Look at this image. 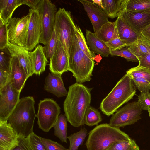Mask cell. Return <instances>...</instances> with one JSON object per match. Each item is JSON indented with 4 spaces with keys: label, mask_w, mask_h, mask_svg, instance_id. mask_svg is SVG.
Returning <instances> with one entry per match:
<instances>
[{
    "label": "cell",
    "mask_w": 150,
    "mask_h": 150,
    "mask_svg": "<svg viewBox=\"0 0 150 150\" xmlns=\"http://www.w3.org/2000/svg\"><path fill=\"white\" fill-rule=\"evenodd\" d=\"M93 88L76 83L69 87L63 108L67 121L73 126L77 127L84 124L85 115L91 103Z\"/></svg>",
    "instance_id": "1"
},
{
    "label": "cell",
    "mask_w": 150,
    "mask_h": 150,
    "mask_svg": "<svg viewBox=\"0 0 150 150\" xmlns=\"http://www.w3.org/2000/svg\"><path fill=\"white\" fill-rule=\"evenodd\" d=\"M35 103L32 96L22 98L9 117L8 123L20 138L28 137L33 132L34 121L36 117Z\"/></svg>",
    "instance_id": "2"
},
{
    "label": "cell",
    "mask_w": 150,
    "mask_h": 150,
    "mask_svg": "<svg viewBox=\"0 0 150 150\" xmlns=\"http://www.w3.org/2000/svg\"><path fill=\"white\" fill-rule=\"evenodd\" d=\"M136 92V88L131 76L126 73L103 100L99 108L104 114L110 116L132 99Z\"/></svg>",
    "instance_id": "3"
},
{
    "label": "cell",
    "mask_w": 150,
    "mask_h": 150,
    "mask_svg": "<svg viewBox=\"0 0 150 150\" xmlns=\"http://www.w3.org/2000/svg\"><path fill=\"white\" fill-rule=\"evenodd\" d=\"M131 139L120 128L104 123L96 126L90 131L85 145L87 150H107L113 143Z\"/></svg>",
    "instance_id": "4"
},
{
    "label": "cell",
    "mask_w": 150,
    "mask_h": 150,
    "mask_svg": "<svg viewBox=\"0 0 150 150\" xmlns=\"http://www.w3.org/2000/svg\"><path fill=\"white\" fill-rule=\"evenodd\" d=\"M94 65V60L88 57L79 48L75 30L69 57L68 71L72 73L76 83L82 84L91 80Z\"/></svg>",
    "instance_id": "5"
},
{
    "label": "cell",
    "mask_w": 150,
    "mask_h": 150,
    "mask_svg": "<svg viewBox=\"0 0 150 150\" xmlns=\"http://www.w3.org/2000/svg\"><path fill=\"white\" fill-rule=\"evenodd\" d=\"M55 25L58 30L59 40L69 59L76 26L70 12L64 8H59L56 14Z\"/></svg>",
    "instance_id": "6"
},
{
    "label": "cell",
    "mask_w": 150,
    "mask_h": 150,
    "mask_svg": "<svg viewBox=\"0 0 150 150\" xmlns=\"http://www.w3.org/2000/svg\"><path fill=\"white\" fill-rule=\"evenodd\" d=\"M41 21V34L39 43L46 45L50 39L55 24L57 8L49 0H40L37 9Z\"/></svg>",
    "instance_id": "7"
},
{
    "label": "cell",
    "mask_w": 150,
    "mask_h": 150,
    "mask_svg": "<svg viewBox=\"0 0 150 150\" xmlns=\"http://www.w3.org/2000/svg\"><path fill=\"white\" fill-rule=\"evenodd\" d=\"M60 112V107L53 99L46 98L40 100L36 114L39 128L48 132L53 127Z\"/></svg>",
    "instance_id": "8"
},
{
    "label": "cell",
    "mask_w": 150,
    "mask_h": 150,
    "mask_svg": "<svg viewBox=\"0 0 150 150\" xmlns=\"http://www.w3.org/2000/svg\"><path fill=\"white\" fill-rule=\"evenodd\" d=\"M142 111L137 101L128 103L112 115L109 124L119 128L134 124L141 119Z\"/></svg>",
    "instance_id": "9"
},
{
    "label": "cell",
    "mask_w": 150,
    "mask_h": 150,
    "mask_svg": "<svg viewBox=\"0 0 150 150\" xmlns=\"http://www.w3.org/2000/svg\"><path fill=\"white\" fill-rule=\"evenodd\" d=\"M30 18L29 12L21 18H11L7 23L8 40L11 44L21 47H25Z\"/></svg>",
    "instance_id": "10"
},
{
    "label": "cell",
    "mask_w": 150,
    "mask_h": 150,
    "mask_svg": "<svg viewBox=\"0 0 150 150\" xmlns=\"http://www.w3.org/2000/svg\"><path fill=\"white\" fill-rule=\"evenodd\" d=\"M20 92L13 87L9 81L0 88V122H8L20 100Z\"/></svg>",
    "instance_id": "11"
},
{
    "label": "cell",
    "mask_w": 150,
    "mask_h": 150,
    "mask_svg": "<svg viewBox=\"0 0 150 150\" xmlns=\"http://www.w3.org/2000/svg\"><path fill=\"white\" fill-rule=\"evenodd\" d=\"M119 16L140 36L142 31L150 24V9L139 12L125 10Z\"/></svg>",
    "instance_id": "12"
},
{
    "label": "cell",
    "mask_w": 150,
    "mask_h": 150,
    "mask_svg": "<svg viewBox=\"0 0 150 150\" xmlns=\"http://www.w3.org/2000/svg\"><path fill=\"white\" fill-rule=\"evenodd\" d=\"M30 18L25 49L29 52L32 50L39 43L41 34L40 18L38 11L30 9Z\"/></svg>",
    "instance_id": "13"
},
{
    "label": "cell",
    "mask_w": 150,
    "mask_h": 150,
    "mask_svg": "<svg viewBox=\"0 0 150 150\" xmlns=\"http://www.w3.org/2000/svg\"><path fill=\"white\" fill-rule=\"evenodd\" d=\"M83 6L92 24L94 33L108 21V16L102 8L92 0H78Z\"/></svg>",
    "instance_id": "14"
},
{
    "label": "cell",
    "mask_w": 150,
    "mask_h": 150,
    "mask_svg": "<svg viewBox=\"0 0 150 150\" xmlns=\"http://www.w3.org/2000/svg\"><path fill=\"white\" fill-rule=\"evenodd\" d=\"M50 60L49 69L51 73L62 75L68 71V57L59 41Z\"/></svg>",
    "instance_id": "15"
},
{
    "label": "cell",
    "mask_w": 150,
    "mask_h": 150,
    "mask_svg": "<svg viewBox=\"0 0 150 150\" xmlns=\"http://www.w3.org/2000/svg\"><path fill=\"white\" fill-rule=\"evenodd\" d=\"M11 56L9 81L14 88L21 92L28 77L17 57Z\"/></svg>",
    "instance_id": "16"
},
{
    "label": "cell",
    "mask_w": 150,
    "mask_h": 150,
    "mask_svg": "<svg viewBox=\"0 0 150 150\" xmlns=\"http://www.w3.org/2000/svg\"><path fill=\"white\" fill-rule=\"evenodd\" d=\"M20 139L8 122H0V150H11L18 145Z\"/></svg>",
    "instance_id": "17"
},
{
    "label": "cell",
    "mask_w": 150,
    "mask_h": 150,
    "mask_svg": "<svg viewBox=\"0 0 150 150\" xmlns=\"http://www.w3.org/2000/svg\"><path fill=\"white\" fill-rule=\"evenodd\" d=\"M61 76L60 74L49 73L45 81L44 89L58 98L67 96L68 94Z\"/></svg>",
    "instance_id": "18"
},
{
    "label": "cell",
    "mask_w": 150,
    "mask_h": 150,
    "mask_svg": "<svg viewBox=\"0 0 150 150\" xmlns=\"http://www.w3.org/2000/svg\"><path fill=\"white\" fill-rule=\"evenodd\" d=\"M7 47L11 55L17 57L20 63L24 69L28 78L34 74L29 51L24 48L12 44L10 42L8 43Z\"/></svg>",
    "instance_id": "19"
},
{
    "label": "cell",
    "mask_w": 150,
    "mask_h": 150,
    "mask_svg": "<svg viewBox=\"0 0 150 150\" xmlns=\"http://www.w3.org/2000/svg\"><path fill=\"white\" fill-rule=\"evenodd\" d=\"M119 38L129 47L137 42L141 36L132 29L123 20L118 16L115 21Z\"/></svg>",
    "instance_id": "20"
},
{
    "label": "cell",
    "mask_w": 150,
    "mask_h": 150,
    "mask_svg": "<svg viewBox=\"0 0 150 150\" xmlns=\"http://www.w3.org/2000/svg\"><path fill=\"white\" fill-rule=\"evenodd\" d=\"M86 36L88 45L91 51L103 57L110 55V50L105 42L97 37L94 33L86 30Z\"/></svg>",
    "instance_id": "21"
},
{
    "label": "cell",
    "mask_w": 150,
    "mask_h": 150,
    "mask_svg": "<svg viewBox=\"0 0 150 150\" xmlns=\"http://www.w3.org/2000/svg\"><path fill=\"white\" fill-rule=\"evenodd\" d=\"M29 54L34 69V74L40 75L45 70L48 62L44 51L43 46L38 45L35 49Z\"/></svg>",
    "instance_id": "22"
},
{
    "label": "cell",
    "mask_w": 150,
    "mask_h": 150,
    "mask_svg": "<svg viewBox=\"0 0 150 150\" xmlns=\"http://www.w3.org/2000/svg\"><path fill=\"white\" fill-rule=\"evenodd\" d=\"M126 0H101L102 8L109 18H117L125 10Z\"/></svg>",
    "instance_id": "23"
},
{
    "label": "cell",
    "mask_w": 150,
    "mask_h": 150,
    "mask_svg": "<svg viewBox=\"0 0 150 150\" xmlns=\"http://www.w3.org/2000/svg\"><path fill=\"white\" fill-rule=\"evenodd\" d=\"M94 33L97 37L105 43L119 37L115 21H108Z\"/></svg>",
    "instance_id": "24"
},
{
    "label": "cell",
    "mask_w": 150,
    "mask_h": 150,
    "mask_svg": "<svg viewBox=\"0 0 150 150\" xmlns=\"http://www.w3.org/2000/svg\"><path fill=\"white\" fill-rule=\"evenodd\" d=\"M67 120L64 115L61 114L59 116L53 127L54 134L62 142L67 143Z\"/></svg>",
    "instance_id": "25"
},
{
    "label": "cell",
    "mask_w": 150,
    "mask_h": 150,
    "mask_svg": "<svg viewBox=\"0 0 150 150\" xmlns=\"http://www.w3.org/2000/svg\"><path fill=\"white\" fill-rule=\"evenodd\" d=\"M87 134L85 128H81L79 131L67 137L70 142L69 150H78L79 146L83 142Z\"/></svg>",
    "instance_id": "26"
},
{
    "label": "cell",
    "mask_w": 150,
    "mask_h": 150,
    "mask_svg": "<svg viewBox=\"0 0 150 150\" xmlns=\"http://www.w3.org/2000/svg\"><path fill=\"white\" fill-rule=\"evenodd\" d=\"M150 9V0H126L125 10L142 11Z\"/></svg>",
    "instance_id": "27"
},
{
    "label": "cell",
    "mask_w": 150,
    "mask_h": 150,
    "mask_svg": "<svg viewBox=\"0 0 150 150\" xmlns=\"http://www.w3.org/2000/svg\"><path fill=\"white\" fill-rule=\"evenodd\" d=\"M22 5V0H8L6 7L0 11V19L4 22L7 23L8 20L12 18L15 10Z\"/></svg>",
    "instance_id": "28"
},
{
    "label": "cell",
    "mask_w": 150,
    "mask_h": 150,
    "mask_svg": "<svg viewBox=\"0 0 150 150\" xmlns=\"http://www.w3.org/2000/svg\"><path fill=\"white\" fill-rule=\"evenodd\" d=\"M58 41V30L55 24L50 39L48 42L43 46L44 52L47 59H50L52 57L57 48Z\"/></svg>",
    "instance_id": "29"
},
{
    "label": "cell",
    "mask_w": 150,
    "mask_h": 150,
    "mask_svg": "<svg viewBox=\"0 0 150 150\" xmlns=\"http://www.w3.org/2000/svg\"><path fill=\"white\" fill-rule=\"evenodd\" d=\"M75 30L79 48L88 57L94 60L96 55L90 49L82 32L80 28L76 25Z\"/></svg>",
    "instance_id": "30"
},
{
    "label": "cell",
    "mask_w": 150,
    "mask_h": 150,
    "mask_svg": "<svg viewBox=\"0 0 150 150\" xmlns=\"http://www.w3.org/2000/svg\"><path fill=\"white\" fill-rule=\"evenodd\" d=\"M102 121V118L100 112L96 108L90 106L85 115L84 124L92 126L97 125Z\"/></svg>",
    "instance_id": "31"
},
{
    "label": "cell",
    "mask_w": 150,
    "mask_h": 150,
    "mask_svg": "<svg viewBox=\"0 0 150 150\" xmlns=\"http://www.w3.org/2000/svg\"><path fill=\"white\" fill-rule=\"evenodd\" d=\"M132 78L144 79L150 83V69L139 65L132 68L126 71Z\"/></svg>",
    "instance_id": "32"
},
{
    "label": "cell",
    "mask_w": 150,
    "mask_h": 150,
    "mask_svg": "<svg viewBox=\"0 0 150 150\" xmlns=\"http://www.w3.org/2000/svg\"><path fill=\"white\" fill-rule=\"evenodd\" d=\"M107 150H139V148L135 141L132 139L113 143Z\"/></svg>",
    "instance_id": "33"
},
{
    "label": "cell",
    "mask_w": 150,
    "mask_h": 150,
    "mask_svg": "<svg viewBox=\"0 0 150 150\" xmlns=\"http://www.w3.org/2000/svg\"><path fill=\"white\" fill-rule=\"evenodd\" d=\"M0 50V69L10 73L12 56L7 47Z\"/></svg>",
    "instance_id": "34"
},
{
    "label": "cell",
    "mask_w": 150,
    "mask_h": 150,
    "mask_svg": "<svg viewBox=\"0 0 150 150\" xmlns=\"http://www.w3.org/2000/svg\"><path fill=\"white\" fill-rule=\"evenodd\" d=\"M9 42L7 23L0 19V50L7 47Z\"/></svg>",
    "instance_id": "35"
},
{
    "label": "cell",
    "mask_w": 150,
    "mask_h": 150,
    "mask_svg": "<svg viewBox=\"0 0 150 150\" xmlns=\"http://www.w3.org/2000/svg\"><path fill=\"white\" fill-rule=\"evenodd\" d=\"M110 54L112 56L122 57L128 61L139 62L137 58L129 50L128 47H125L118 50H110Z\"/></svg>",
    "instance_id": "36"
},
{
    "label": "cell",
    "mask_w": 150,
    "mask_h": 150,
    "mask_svg": "<svg viewBox=\"0 0 150 150\" xmlns=\"http://www.w3.org/2000/svg\"><path fill=\"white\" fill-rule=\"evenodd\" d=\"M28 138L32 150H47L40 136H38L33 132Z\"/></svg>",
    "instance_id": "37"
},
{
    "label": "cell",
    "mask_w": 150,
    "mask_h": 150,
    "mask_svg": "<svg viewBox=\"0 0 150 150\" xmlns=\"http://www.w3.org/2000/svg\"><path fill=\"white\" fill-rule=\"evenodd\" d=\"M136 87L140 93L150 92V83L143 79L132 78Z\"/></svg>",
    "instance_id": "38"
},
{
    "label": "cell",
    "mask_w": 150,
    "mask_h": 150,
    "mask_svg": "<svg viewBox=\"0 0 150 150\" xmlns=\"http://www.w3.org/2000/svg\"><path fill=\"white\" fill-rule=\"evenodd\" d=\"M129 50L137 58L142 54L149 53L145 46L141 42L140 40L137 43L128 47Z\"/></svg>",
    "instance_id": "39"
},
{
    "label": "cell",
    "mask_w": 150,
    "mask_h": 150,
    "mask_svg": "<svg viewBox=\"0 0 150 150\" xmlns=\"http://www.w3.org/2000/svg\"><path fill=\"white\" fill-rule=\"evenodd\" d=\"M47 150H69L57 142L40 137Z\"/></svg>",
    "instance_id": "40"
},
{
    "label": "cell",
    "mask_w": 150,
    "mask_h": 150,
    "mask_svg": "<svg viewBox=\"0 0 150 150\" xmlns=\"http://www.w3.org/2000/svg\"><path fill=\"white\" fill-rule=\"evenodd\" d=\"M137 102L142 110L148 111L150 110V92L140 93Z\"/></svg>",
    "instance_id": "41"
},
{
    "label": "cell",
    "mask_w": 150,
    "mask_h": 150,
    "mask_svg": "<svg viewBox=\"0 0 150 150\" xmlns=\"http://www.w3.org/2000/svg\"><path fill=\"white\" fill-rule=\"evenodd\" d=\"M105 43L110 50L112 51L118 50L127 47L126 44L119 37L110 40Z\"/></svg>",
    "instance_id": "42"
},
{
    "label": "cell",
    "mask_w": 150,
    "mask_h": 150,
    "mask_svg": "<svg viewBox=\"0 0 150 150\" xmlns=\"http://www.w3.org/2000/svg\"><path fill=\"white\" fill-rule=\"evenodd\" d=\"M11 150H32L28 137L20 138L19 144Z\"/></svg>",
    "instance_id": "43"
},
{
    "label": "cell",
    "mask_w": 150,
    "mask_h": 150,
    "mask_svg": "<svg viewBox=\"0 0 150 150\" xmlns=\"http://www.w3.org/2000/svg\"><path fill=\"white\" fill-rule=\"evenodd\" d=\"M137 58L139 62V65L150 69V54L149 52L144 54Z\"/></svg>",
    "instance_id": "44"
},
{
    "label": "cell",
    "mask_w": 150,
    "mask_h": 150,
    "mask_svg": "<svg viewBox=\"0 0 150 150\" xmlns=\"http://www.w3.org/2000/svg\"><path fill=\"white\" fill-rule=\"evenodd\" d=\"M9 72L0 69V88L4 87L9 81Z\"/></svg>",
    "instance_id": "45"
},
{
    "label": "cell",
    "mask_w": 150,
    "mask_h": 150,
    "mask_svg": "<svg viewBox=\"0 0 150 150\" xmlns=\"http://www.w3.org/2000/svg\"><path fill=\"white\" fill-rule=\"evenodd\" d=\"M22 4L28 6L33 10H37L40 0H22Z\"/></svg>",
    "instance_id": "46"
},
{
    "label": "cell",
    "mask_w": 150,
    "mask_h": 150,
    "mask_svg": "<svg viewBox=\"0 0 150 150\" xmlns=\"http://www.w3.org/2000/svg\"><path fill=\"white\" fill-rule=\"evenodd\" d=\"M141 35L150 41V24L142 31Z\"/></svg>",
    "instance_id": "47"
},
{
    "label": "cell",
    "mask_w": 150,
    "mask_h": 150,
    "mask_svg": "<svg viewBox=\"0 0 150 150\" xmlns=\"http://www.w3.org/2000/svg\"><path fill=\"white\" fill-rule=\"evenodd\" d=\"M139 40L141 43L145 46L150 54V41L144 38L141 35Z\"/></svg>",
    "instance_id": "48"
},
{
    "label": "cell",
    "mask_w": 150,
    "mask_h": 150,
    "mask_svg": "<svg viewBox=\"0 0 150 150\" xmlns=\"http://www.w3.org/2000/svg\"><path fill=\"white\" fill-rule=\"evenodd\" d=\"M8 0H0V11L3 10L6 6Z\"/></svg>",
    "instance_id": "49"
},
{
    "label": "cell",
    "mask_w": 150,
    "mask_h": 150,
    "mask_svg": "<svg viewBox=\"0 0 150 150\" xmlns=\"http://www.w3.org/2000/svg\"><path fill=\"white\" fill-rule=\"evenodd\" d=\"M148 112L149 113V117H150V110H149L148 111Z\"/></svg>",
    "instance_id": "50"
}]
</instances>
